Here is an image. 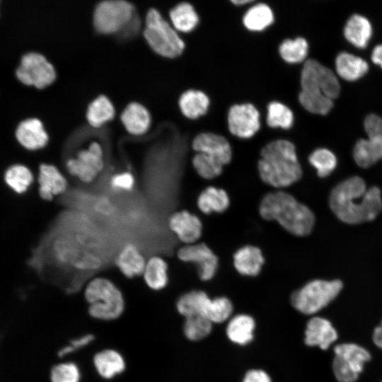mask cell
Masks as SVG:
<instances>
[{
	"instance_id": "obj_1",
	"label": "cell",
	"mask_w": 382,
	"mask_h": 382,
	"mask_svg": "<svg viewBox=\"0 0 382 382\" xmlns=\"http://www.w3.org/2000/svg\"><path fill=\"white\" fill-rule=\"evenodd\" d=\"M329 204L342 221L357 224L374 220L382 209L381 190L378 187H366L364 180L351 177L332 190Z\"/></svg>"
},
{
	"instance_id": "obj_2",
	"label": "cell",
	"mask_w": 382,
	"mask_h": 382,
	"mask_svg": "<svg viewBox=\"0 0 382 382\" xmlns=\"http://www.w3.org/2000/svg\"><path fill=\"white\" fill-rule=\"evenodd\" d=\"M299 101L309 112L325 115L333 107V100L340 93L336 74L319 62L309 59L301 73Z\"/></svg>"
},
{
	"instance_id": "obj_3",
	"label": "cell",
	"mask_w": 382,
	"mask_h": 382,
	"mask_svg": "<svg viewBox=\"0 0 382 382\" xmlns=\"http://www.w3.org/2000/svg\"><path fill=\"white\" fill-rule=\"evenodd\" d=\"M257 168L261 180L277 188L290 186L302 177L295 146L285 139L272 141L262 149Z\"/></svg>"
},
{
	"instance_id": "obj_4",
	"label": "cell",
	"mask_w": 382,
	"mask_h": 382,
	"mask_svg": "<svg viewBox=\"0 0 382 382\" xmlns=\"http://www.w3.org/2000/svg\"><path fill=\"white\" fill-rule=\"evenodd\" d=\"M259 213L262 219L277 221L286 231L297 236L310 234L315 224L313 212L283 191L266 194L260 203Z\"/></svg>"
},
{
	"instance_id": "obj_5",
	"label": "cell",
	"mask_w": 382,
	"mask_h": 382,
	"mask_svg": "<svg viewBox=\"0 0 382 382\" xmlns=\"http://www.w3.org/2000/svg\"><path fill=\"white\" fill-rule=\"evenodd\" d=\"M83 297L88 313L100 321H112L120 318L125 309V300L120 288L110 279L95 277L86 284Z\"/></svg>"
},
{
	"instance_id": "obj_6",
	"label": "cell",
	"mask_w": 382,
	"mask_h": 382,
	"mask_svg": "<svg viewBox=\"0 0 382 382\" xmlns=\"http://www.w3.org/2000/svg\"><path fill=\"white\" fill-rule=\"evenodd\" d=\"M50 253L59 265L81 272H91L102 265V260L79 234L63 233L51 241Z\"/></svg>"
},
{
	"instance_id": "obj_7",
	"label": "cell",
	"mask_w": 382,
	"mask_h": 382,
	"mask_svg": "<svg viewBox=\"0 0 382 382\" xmlns=\"http://www.w3.org/2000/svg\"><path fill=\"white\" fill-rule=\"evenodd\" d=\"M144 35L151 49L163 57L173 58L184 50L185 43L176 30L154 8L146 13Z\"/></svg>"
},
{
	"instance_id": "obj_8",
	"label": "cell",
	"mask_w": 382,
	"mask_h": 382,
	"mask_svg": "<svg viewBox=\"0 0 382 382\" xmlns=\"http://www.w3.org/2000/svg\"><path fill=\"white\" fill-rule=\"evenodd\" d=\"M342 286L338 279L312 280L293 292L291 303L301 313L314 314L328 306L338 295Z\"/></svg>"
},
{
	"instance_id": "obj_9",
	"label": "cell",
	"mask_w": 382,
	"mask_h": 382,
	"mask_svg": "<svg viewBox=\"0 0 382 382\" xmlns=\"http://www.w3.org/2000/svg\"><path fill=\"white\" fill-rule=\"evenodd\" d=\"M133 9L132 4L125 1H102L94 11V27L98 33L103 34L117 32L131 20Z\"/></svg>"
},
{
	"instance_id": "obj_10",
	"label": "cell",
	"mask_w": 382,
	"mask_h": 382,
	"mask_svg": "<svg viewBox=\"0 0 382 382\" xmlns=\"http://www.w3.org/2000/svg\"><path fill=\"white\" fill-rule=\"evenodd\" d=\"M103 151L100 144L93 141L87 149L66 162L68 173L84 183H92L104 168Z\"/></svg>"
},
{
	"instance_id": "obj_11",
	"label": "cell",
	"mask_w": 382,
	"mask_h": 382,
	"mask_svg": "<svg viewBox=\"0 0 382 382\" xmlns=\"http://www.w3.org/2000/svg\"><path fill=\"white\" fill-rule=\"evenodd\" d=\"M18 79L25 85L44 88L56 78L54 66L41 54L29 52L24 54L16 71Z\"/></svg>"
},
{
	"instance_id": "obj_12",
	"label": "cell",
	"mask_w": 382,
	"mask_h": 382,
	"mask_svg": "<svg viewBox=\"0 0 382 382\" xmlns=\"http://www.w3.org/2000/svg\"><path fill=\"white\" fill-rule=\"evenodd\" d=\"M177 256L183 262L195 263L202 281L212 279L217 271L218 257L204 243L185 245L178 250Z\"/></svg>"
},
{
	"instance_id": "obj_13",
	"label": "cell",
	"mask_w": 382,
	"mask_h": 382,
	"mask_svg": "<svg viewBox=\"0 0 382 382\" xmlns=\"http://www.w3.org/2000/svg\"><path fill=\"white\" fill-rule=\"evenodd\" d=\"M230 132L239 138L252 137L260 129V114L251 103L236 104L228 113Z\"/></svg>"
},
{
	"instance_id": "obj_14",
	"label": "cell",
	"mask_w": 382,
	"mask_h": 382,
	"mask_svg": "<svg viewBox=\"0 0 382 382\" xmlns=\"http://www.w3.org/2000/svg\"><path fill=\"white\" fill-rule=\"evenodd\" d=\"M196 153H202L218 161L223 166L230 163L232 150L228 140L223 136L212 132L197 134L192 143Z\"/></svg>"
},
{
	"instance_id": "obj_15",
	"label": "cell",
	"mask_w": 382,
	"mask_h": 382,
	"mask_svg": "<svg viewBox=\"0 0 382 382\" xmlns=\"http://www.w3.org/2000/svg\"><path fill=\"white\" fill-rule=\"evenodd\" d=\"M168 225L178 238L186 245L195 243L202 236L200 219L187 210L173 213L168 218Z\"/></svg>"
},
{
	"instance_id": "obj_16",
	"label": "cell",
	"mask_w": 382,
	"mask_h": 382,
	"mask_svg": "<svg viewBox=\"0 0 382 382\" xmlns=\"http://www.w3.org/2000/svg\"><path fill=\"white\" fill-rule=\"evenodd\" d=\"M38 192L40 197L51 201L54 197L66 192L68 181L63 173L54 165L42 163L37 177Z\"/></svg>"
},
{
	"instance_id": "obj_17",
	"label": "cell",
	"mask_w": 382,
	"mask_h": 382,
	"mask_svg": "<svg viewBox=\"0 0 382 382\" xmlns=\"http://www.w3.org/2000/svg\"><path fill=\"white\" fill-rule=\"evenodd\" d=\"M93 365L97 374L105 380L115 378L123 374L127 368L124 356L112 348L97 352L93 357Z\"/></svg>"
},
{
	"instance_id": "obj_18",
	"label": "cell",
	"mask_w": 382,
	"mask_h": 382,
	"mask_svg": "<svg viewBox=\"0 0 382 382\" xmlns=\"http://www.w3.org/2000/svg\"><path fill=\"white\" fill-rule=\"evenodd\" d=\"M337 339V332L328 320L316 316L308 321L304 337L306 345L326 350Z\"/></svg>"
},
{
	"instance_id": "obj_19",
	"label": "cell",
	"mask_w": 382,
	"mask_h": 382,
	"mask_svg": "<svg viewBox=\"0 0 382 382\" xmlns=\"http://www.w3.org/2000/svg\"><path fill=\"white\" fill-rule=\"evenodd\" d=\"M16 137L23 147L29 150L45 147L49 139L42 122L37 118H30L20 122L16 130Z\"/></svg>"
},
{
	"instance_id": "obj_20",
	"label": "cell",
	"mask_w": 382,
	"mask_h": 382,
	"mask_svg": "<svg viewBox=\"0 0 382 382\" xmlns=\"http://www.w3.org/2000/svg\"><path fill=\"white\" fill-rule=\"evenodd\" d=\"M146 262L141 250L132 243L125 245L115 258L116 267L127 278L141 276Z\"/></svg>"
},
{
	"instance_id": "obj_21",
	"label": "cell",
	"mask_w": 382,
	"mask_h": 382,
	"mask_svg": "<svg viewBox=\"0 0 382 382\" xmlns=\"http://www.w3.org/2000/svg\"><path fill=\"white\" fill-rule=\"evenodd\" d=\"M264 263L265 258L261 250L255 245L243 246L233 255L234 267L239 274L244 276H257Z\"/></svg>"
},
{
	"instance_id": "obj_22",
	"label": "cell",
	"mask_w": 382,
	"mask_h": 382,
	"mask_svg": "<svg viewBox=\"0 0 382 382\" xmlns=\"http://www.w3.org/2000/svg\"><path fill=\"white\" fill-rule=\"evenodd\" d=\"M343 34L352 45L358 49H364L372 37L373 28L370 21L360 14H353L347 21Z\"/></svg>"
},
{
	"instance_id": "obj_23",
	"label": "cell",
	"mask_w": 382,
	"mask_h": 382,
	"mask_svg": "<svg viewBox=\"0 0 382 382\" xmlns=\"http://www.w3.org/2000/svg\"><path fill=\"white\" fill-rule=\"evenodd\" d=\"M335 66L337 76L347 81L359 80L369 69L366 60L347 52H341L336 56Z\"/></svg>"
},
{
	"instance_id": "obj_24",
	"label": "cell",
	"mask_w": 382,
	"mask_h": 382,
	"mask_svg": "<svg viewBox=\"0 0 382 382\" xmlns=\"http://www.w3.org/2000/svg\"><path fill=\"white\" fill-rule=\"evenodd\" d=\"M255 321L248 314L240 313L228 320L226 334L233 344L244 346L250 343L254 338Z\"/></svg>"
},
{
	"instance_id": "obj_25",
	"label": "cell",
	"mask_w": 382,
	"mask_h": 382,
	"mask_svg": "<svg viewBox=\"0 0 382 382\" xmlns=\"http://www.w3.org/2000/svg\"><path fill=\"white\" fill-rule=\"evenodd\" d=\"M353 157L361 168H369L382 159V137L368 136L359 139L354 146Z\"/></svg>"
},
{
	"instance_id": "obj_26",
	"label": "cell",
	"mask_w": 382,
	"mask_h": 382,
	"mask_svg": "<svg viewBox=\"0 0 382 382\" xmlns=\"http://www.w3.org/2000/svg\"><path fill=\"white\" fill-rule=\"evenodd\" d=\"M121 121L130 134L141 135L148 131L151 124V117L144 106L134 102L129 103L123 110Z\"/></svg>"
},
{
	"instance_id": "obj_27",
	"label": "cell",
	"mask_w": 382,
	"mask_h": 382,
	"mask_svg": "<svg viewBox=\"0 0 382 382\" xmlns=\"http://www.w3.org/2000/svg\"><path fill=\"white\" fill-rule=\"evenodd\" d=\"M211 299L201 290H192L182 294L177 300V311L185 318L195 316H204Z\"/></svg>"
},
{
	"instance_id": "obj_28",
	"label": "cell",
	"mask_w": 382,
	"mask_h": 382,
	"mask_svg": "<svg viewBox=\"0 0 382 382\" xmlns=\"http://www.w3.org/2000/svg\"><path fill=\"white\" fill-rule=\"evenodd\" d=\"M168 264L163 257L158 255H153L146 260L141 276L145 284L150 289L161 291L168 285Z\"/></svg>"
},
{
	"instance_id": "obj_29",
	"label": "cell",
	"mask_w": 382,
	"mask_h": 382,
	"mask_svg": "<svg viewBox=\"0 0 382 382\" xmlns=\"http://www.w3.org/2000/svg\"><path fill=\"white\" fill-rule=\"evenodd\" d=\"M197 204L199 209L204 214L221 213L228 208L230 199L224 190L209 186L200 192Z\"/></svg>"
},
{
	"instance_id": "obj_30",
	"label": "cell",
	"mask_w": 382,
	"mask_h": 382,
	"mask_svg": "<svg viewBox=\"0 0 382 382\" xmlns=\"http://www.w3.org/2000/svg\"><path fill=\"white\" fill-rule=\"evenodd\" d=\"M178 103L182 113L190 119H196L204 115L209 105L208 96L202 91L194 89L184 92Z\"/></svg>"
},
{
	"instance_id": "obj_31",
	"label": "cell",
	"mask_w": 382,
	"mask_h": 382,
	"mask_svg": "<svg viewBox=\"0 0 382 382\" xmlns=\"http://www.w3.org/2000/svg\"><path fill=\"white\" fill-rule=\"evenodd\" d=\"M334 352L358 374L362 371L365 362L371 359V355L366 349L354 343L336 345Z\"/></svg>"
},
{
	"instance_id": "obj_32",
	"label": "cell",
	"mask_w": 382,
	"mask_h": 382,
	"mask_svg": "<svg viewBox=\"0 0 382 382\" xmlns=\"http://www.w3.org/2000/svg\"><path fill=\"white\" fill-rule=\"evenodd\" d=\"M274 21V15L270 7L263 3L251 6L245 13L243 23L251 31H261Z\"/></svg>"
},
{
	"instance_id": "obj_33",
	"label": "cell",
	"mask_w": 382,
	"mask_h": 382,
	"mask_svg": "<svg viewBox=\"0 0 382 382\" xmlns=\"http://www.w3.org/2000/svg\"><path fill=\"white\" fill-rule=\"evenodd\" d=\"M170 18L174 29L183 33L193 30L199 22V17L195 8L187 2L175 6L170 11Z\"/></svg>"
},
{
	"instance_id": "obj_34",
	"label": "cell",
	"mask_w": 382,
	"mask_h": 382,
	"mask_svg": "<svg viewBox=\"0 0 382 382\" xmlns=\"http://www.w3.org/2000/svg\"><path fill=\"white\" fill-rule=\"evenodd\" d=\"M115 116V109L110 100L105 96H100L88 105L86 117L89 124L100 127Z\"/></svg>"
},
{
	"instance_id": "obj_35",
	"label": "cell",
	"mask_w": 382,
	"mask_h": 382,
	"mask_svg": "<svg viewBox=\"0 0 382 382\" xmlns=\"http://www.w3.org/2000/svg\"><path fill=\"white\" fill-rule=\"evenodd\" d=\"M281 57L291 64L304 61L308 53V43L303 37L284 40L279 45Z\"/></svg>"
},
{
	"instance_id": "obj_36",
	"label": "cell",
	"mask_w": 382,
	"mask_h": 382,
	"mask_svg": "<svg viewBox=\"0 0 382 382\" xmlns=\"http://www.w3.org/2000/svg\"><path fill=\"white\" fill-rule=\"evenodd\" d=\"M6 184L16 192L23 193L33 181V175L28 168L21 164L9 167L4 175Z\"/></svg>"
},
{
	"instance_id": "obj_37",
	"label": "cell",
	"mask_w": 382,
	"mask_h": 382,
	"mask_svg": "<svg viewBox=\"0 0 382 382\" xmlns=\"http://www.w3.org/2000/svg\"><path fill=\"white\" fill-rule=\"evenodd\" d=\"M213 323L204 316H195L185 318L183 333L191 341L201 340L212 332Z\"/></svg>"
},
{
	"instance_id": "obj_38",
	"label": "cell",
	"mask_w": 382,
	"mask_h": 382,
	"mask_svg": "<svg viewBox=\"0 0 382 382\" xmlns=\"http://www.w3.org/2000/svg\"><path fill=\"white\" fill-rule=\"evenodd\" d=\"M308 161L320 178L328 176L335 170L337 163L336 156L326 148L314 150L309 155Z\"/></svg>"
},
{
	"instance_id": "obj_39",
	"label": "cell",
	"mask_w": 382,
	"mask_h": 382,
	"mask_svg": "<svg viewBox=\"0 0 382 382\" xmlns=\"http://www.w3.org/2000/svg\"><path fill=\"white\" fill-rule=\"evenodd\" d=\"M294 122L292 111L284 104L273 101L267 107V123L272 128L289 129Z\"/></svg>"
},
{
	"instance_id": "obj_40",
	"label": "cell",
	"mask_w": 382,
	"mask_h": 382,
	"mask_svg": "<svg viewBox=\"0 0 382 382\" xmlns=\"http://www.w3.org/2000/svg\"><path fill=\"white\" fill-rule=\"evenodd\" d=\"M51 382H81V371L72 361H64L52 366L50 371Z\"/></svg>"
},
{
	"instance_id": "obj_41",
	"label": "cell",
	"mask_w": 382,
	"mask_h": 382,
	"mask_svg": "<svg viewBox=\"0 0 382 382\" xmlns=\"http://www.w3.org/2000/svg\"><path fill=\"white\" fill-rule=\"evenodd\" d=\"M192 163L197 174L204 179L215 178L223 171L224 166L220 162L202 153H196Z\"/></svg>"
},
{
	"instance_id": "obj_42",
	"label": "cell",
	"mask_w": 382,
	"mask_h": 382,
	"mask_svg": "<svg viewBox=\"0 0 382 382\" xmlns=\"http://www.w3.org/2000/svg\"><path fill=\"white\" fill-rule=\"evenodd\" d=\"M233 307L231 300L225 296L211 299L205 316L212 323H221L231 317Z\"/></svg>"
},
{
	"instance_id": "obj_43",
	"label": "cell",
	"mask_w": 382,
	"mask_h": 382,
	"mask_svg": "<svg viewBox=\"0 0 382 382\" xmlns=\"http://www.w3.org/2000/svg\"><path fill=\"white\" fill-rule=\"evenodd\" d=\"M95 340V337L91 333H86L71 339L68 344L63 346L58 351V356L66 357L81 349L88 347Z\"/></svg>"
},
{
	"instance_id": "obj_44",
	"label": "cell",
	"mask_w": 382,
	"mask_h": 382,
	"mask_svg": "<svg viewBox=\"0 0 382 382\" xmlns=\"http://www.w3.org/2000/svg\"><path fill=\"white\" fill-rule=\"evenodd\" d=\"M134 175L129 171H122L114 174L110 180V187L117 192H131L135 186Z\"/></svg>"
},
{
	"instance_id": "obj_45",
	"label": "cell",
	"mask_w": 382,
	"mask_h": 382,
	"mask_svg": "<svg viewBox=\"0 0 382 382\" xmlns=\"http://www.w3.org/2000/svg\"><path fill=\"white\" fill-rule=\"evenodd\" d=\"M332 370L339 382H354L359 376L358 374L336 355L332 361Z\"/></svg>"
},
{
	"instance_id": "obj_46",
	"label": "cell",
	"mask_w": 382,
	"mask_h": 382,
	"mask_svg": "<svg viewBox=\"0 0 382 382\" xmlns=\"http://www.w3.org/2000/svg\"><path fill=\"white\" fill-rule=\"evenodd\" d=\"M242 382H272V379L264 370L253 369L245 374Z\"/></svg>"
},
{
	"instance_id": "obj_47",
	"label": "cell",
	"mask_w": 382,
	"mask_h": 382,
	"mask_svg": "<svg viewBox=\"0 0 382 382\" xmlns=\"http://www.w3.org/2000/svg\"><path fill=\"white\" fill-rule=\"evenodd\" d=\"M371 59L374 64L382 69V44L375 46L371 52Z\"/></svg>"
},
{
	"instance_id": "obj_48",
	"label": "cell",
	"mask_w": 382,
	"mask_h": 382,
	"mask_svg": "<svg viewBox=\"0 0 382 382\" xmlns=\"http://www.w3.org/2000/svg\"><path fill=\"white\" fill-rule=\"evenodd\" d=\"M373 341L377 347L382 348V321L374 330Z\"/></svg>"
},
{
	"instance_id": "obj_49",
	"label": "cell",
	"mask_w": 382,
	"mask_h": 382,
	"mask_svg": "<svg viewBox=\"0 0 382 382\" xmlns=\"http://www.w3.org/2000/svg\"><path fill=\"white\" fill-rule=\"evenodd\" d=\"M252 0H232L231 3L236 6H243L245 4H250L252 3Z\"/></svg>"
},
{
	"instance_id": "obj_50",
	"label": "cell",
	"mask_w": 382,
	"mask_h": 382,
	"mask_svg": "<svg viewBox=\"0 0 382 382\" xmlns=\"http://www.w3.org/2000/svg\"><path fill=\"white\" fill-rule=\"evenodd\" d=\"M1 341H2V335H0V347H1Z\"/></svg>"
}]
</instances>
